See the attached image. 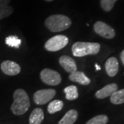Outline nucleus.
<instances>
[{
  "instance_id": "f257e3e1",
  "label": "nucleus",
  "mask_w": 124,
  "mask_h": 124,
  "mask_svg": "<svg viewBox=\"0 0 124 124\" xmlns=\"http://www.w3.org/2000/svg\"><path fill=\"white\" fill-rule=\"evenodd\" d=\"M14 101L11 106V111L15 115H22L29 109L31 103L28 95L23 89H17L13 94Z\"/></svg>"
},
{
  "instance_id": "f03ea898",
  "label": "nucleus",
  "mask_w": 124,
  "mask_h": 124,
  "mask_svg": "<svg viewBox=\"0 0 124 124\" xmlns=\"http://www.w3.org/2000/svg\"><path fill=\"white\" fill-rule=\"evenodd\" d=\"M71 24L70 19L63 15H53L45 20L46 27L54 32L65 31L70 28Z\"/></svg>"
},
{
  "instance_id": "7ed1b4c3",
  "label": "nucleus",
  "mask_w": 124,
  "mask_h": 124,
  "mask_svg": "<svg viewBox=\"0 0 124 124\" xmlns=\"http://www.w3.org/2000/svg\"><path fill=\"white\" fill-rule=\"evenodd\" d=\"M101 46L98 43L93 42H76L72 46V53L77 57L86 55L97 54L99 52Z\"/></svg>"
},
{
  "instance_id": "20e7f679",
  "label": "nucleus",
  "mask_w": 124,
  "mask_h": 124,
  "mask_svg": "<svg viewBox=\"0 0 124 124\" xmlns=\"http://www.w3.org/2000/svg\"><path fill=\"white\" fill-rule=\"evenodd\" d=\"M68 38L66 36L59 35L49 39L45 44V48L50 52H56L63 48L68 44Z\"/></svg>"
},
{
  "instance_id": "39448f33",
  "label": "nucleus",
  "mask_w": 124,
  "mask_h": 124,
  "mask_svg": "<svg viewBox=\"0 0 124 124\" xmlns=\"http://www.w3.org/2000/svg\"><path fill=\"white\" fill-rule=\"evenodd\" d=\"M40 78L41 81L49 85H57L62 82L60 74L57 71L46 68L41 72Z\"/></svg>"
},
{
  "instance_id": "423d86ee",
  "label": "nucleus",
  "mask_w": 124,
  "mask_h": 124,
  "mask_svg": "<svg viewBox=\"0 0 124 124\" xmlns=\"http://www.w3.org/2000/svg\"><path fill=\"white\" fill-rule=\"evenodd\" d=\"M56 91L54 89H43L37 91L33 96L34 102L37 105H44L48 103L55 96Z\"/></svg>"
},
{
  "instance_id": "0eeeda50",
  "label": "nucleus",
  "mask_w": 124,
  "mask_h": 124,
  "mask_svg": "<svg viewBox=\"0 0 124 124\" xmlns=\"http://www.w3.org/2000/svg\"><path fill=\"white\" fill-rule=\"evenodd\" d=\"M93 28L94 32L103 38L110 39L115 37V30L109 25L103 22H97L94 24Z\"/></svg>"
},
{
  "instance_id": "6e6552de",
  "label": "nucleus",
  "mask_w": 124,
  "mask_h": 124,
  "mask_svg": "<svg viewBox=\"0 0 124 124\" xmlns=\"http://www.w3.org/2000/svg\"><path fill=\"white\" fill-rule=\"evenodd\" d=\"M1 70L6 75L15 76L20 73L21 67L15 62L6 60L1 63Z\"/></svg>"
},
{
  "instance_id": "1a4fd4ad",
  "label": "nucleus",
  "mask_w": 124,
  "mask_h": 124,
  "mask_svg": "<svg viewBox=\"0 0 124 124\" xmlns=\"http://www.w3.org/2000/svg\"><path fill=\"white\" fill-rule=\"evenodd\" d=\"M60 66L68 73H72L77 70V65L75 60L69 56L63 55L59 59Z\"/></svg>"
},
{
  "instance_id": "9d476101",
  "label": "nucleus",
  "mask_w": 124,
  "mask_h": 124,
  "mask_svg": "<svg viewBox=\"0 0 124 124\" xmlns=\"http://www.w3.org/2000/svg\"><path fill=\"white\" fill-rule=\"evenodd\" d=\"M116 90H118V85L115 84H110L106 85L103 88L98 90L97 93H95V97L99 99H105L111 96L114 93H115Z\"/></svg>"
},
{
  "instance_id": "9b49d317",
  "label": "nucleus",
  "mask_w": 124,
  "mask_h": 124,
  "mask_svg": "<svg viewBox=\"0 0 124 124\" xmlns=\"http://www.w3.org/2000/svg\"><path fill=\"white\" fill-rule=\"evenodd\" d=\"M105 68L108 75L113 77L116 75L119 71V62L116 58L112 57L108 59L105 64Z\"/></svg>"
},
{
  "instance_id": "f8f14e48",
  "label": "nucleus",
  "mask_w": 124,
  "mask_h": 124,
  "mask_svg": "<svg viewBox=\"0 0 124 124\" xmlns=\"http://www.w3.org/2000/svg\"><path fill=\"white\" fill-rule=\"evenodd\" d=\"M68 77H69V79L72 81L78 83L83 85H87L90 84V79L83 72H81V71L76 70L72 72L70 74Z\"/></svg>"
},
{
  "instance_id": "ddd939ff",
  "label": "nucleus",
  "mask_w": 124,
  "mask_h": 124,
  "mask_svg": "<svg viewBox=\"0 0 124 124\" xmlns=\"http://www.w3.org/2000/svg\"><path fill=\"white\" fill-rule=\"evenodd\" d=\"M44 119V114L41 108H35L29 117V124H41Z\"/></svg>"
},
{
  "instance_id": "4468645a",
  "label": "nucleus",
  "mask_w": 124,
  "mask_h": 124,
  "mask_svg": "<svg viewBox=\"0 0 124 124\" xmlns=\"http://www.w3.org/2000/svg\"><path fill=\"white\" fill-rule=\"evenodd\" d=\"M78 118V112L75 110L68 111L63 117L59 121V124H74Z\"/></svg>"
},
{
  "instance_id": "2eb2a0df",
  "label": "nucleus",
  "mask_w": 124,
  "mask_h": 124,
  "mask_svg": "<svg viewBox=\"0 0 124 124\" xmlns=\"http://www.w3.org/2000/svg\"><path fill=\"white\" fill-rule=\"evenodd\" d=\"M66 94V98L68 100H75L79 97V93L77 88L75 85H69L63 90Z\"/></svg>"
},
{
  "instance_id": "dca6fc26",
  "label": "nucleus",
  "mask_w": 124,
  "mask_h": 124,
  "mask_svg": "<svg viewBox=\"0 0 124 124\" xmlns=\"http://www.w3.org/2000/svg\"><path fill=\"white\" fill-rule=\"evenodd\" d=\"M110 101L115 105L124 103V88L116 90L110 96Z\"/></svg>"
},
{
  "instance_id": "f3484780",
  "label": "nucleus",
  "mask_w": 124,
  "mask_h": 124,
  "mask_svg": "<svg viewBox=\"0 0 124 124\" xmlns=\"http://www.w3.org/2000/svg\"><path fill=\"white\" fill-rule=\"evenodd\" d=\"M63 107V103L61 100H54L48 106V112L50 114H54L62 110Z\"/></svg>"
},
{
  "instance_id": "a211bd4d",
  "label": "nucleus",
  "mask_w": 124,
  "mask_h": 124,
  "mask_svg": "<svg viewBox=\"0 0 124 124\" xmlns=\"http://www.w3.org/2000/svg\"><path fill=\"white\" fill-rule=\"evenodd\" d=\"M5 42H6V44L10 47L19 48L22 44V40L17 36L10 35L6 38Z\"/></svg>"
},
{
  "instance_id": "6ab92c4d",
  "label": "nucleus",
  "mask_w": 124,
  "mask_h": 124,
  "mask_svg": "<svg viewBox=\"0 0 124 124\" xmlns=\"http://www.w3.org/2000/svg\"><path fill=\"white\" fill-rule=\"evenodd\" d=\"M13 11V8L8 5L0 4V20L11 15Z\"/></svg>"
},
{
  "instance_id": "aec40b11",
  "label": "nucleus",
  "mask_w": 124,
  "mask_h": 124,
  "mask_svg": "<svg viewBox=\"0 0 124 124\" xmlns=\"http://www.w3.org/2000/svg\"><path fill=\"white\" fill-rule=\"evenodd\" d=\"M108 121V117L105 115H100L90 119L85 124H106Z\"/></svg>"
},
{
  "instance_id": "412c9836",
  "label": "nucleus",
  "mask_w": 124,
  "mask_h": 124,
  "mask_svg": "<svg viewBox=\"0 0 124 124\" xmlns=\"http://www.w3.org/2000/svg\"><path fill=\"white\" fill-rule=\"evenodd\" d=\"M116 1L117 0H100V4L104 11L109 12L113 8Z\"/></svg>"
},
{
  "instance_id": "4be33fe9",
  "label": "nucleus",
  "mask_w": 124,
  "mask_h": 124,
  "mask_svg": "<svg viewBox=\"0 0 124 124\" xmlns=\"http://www.w3.org/2000/svg\"><path fill=\"white\" fill-rule=\"evenodd\" d=\"M11 0H0V4L1 5H8Z\"/></svg>"
},
{
  "instance_id": "5701e85b",
  "label": "nucleus",
  "mask_w": 124,
  "mask_h": 124,
  "mask_svg": "<svg viewBox=\"0 0 124 124\" xmlns=\"http://www.w3.org/2000/svg\"><path fill=\"white\" fill-rule=\"evenodd\" d=\"M120 58H121V60L123 63V64L124 65V50L121 53V54H120Z\"/></svg>"
},
{
  "instance_id": "b1692460",
  "label": "nucleus",
  "mask_w": 124,
  "mask_h": 124,
  "mask_svg": "<svg viewBox=\"0 0 124 124\" xmlns=\"http://www.w3.org/2000/svg\"><path fill=\"white\" fill-rule=\"evenodd\" d=\"M95 68H96V70H101V67L99 66V65H98V64H95Z\"/></svg>"
},
{
  "instance_id": "393cba45",
  "label": "nucleus",
  "mask_w": 124,
  "mask_h": 124,
  "mask_svg": "<svg viewBox=\"0 0 124 124\" xmlns=\"http://www.w3.org/2000/svg\"><path fill=\"white\" fill-rule=\"evenodd\" d=\"M45 1H53V0H45Z\"/></svg>"
}]
</instances>
